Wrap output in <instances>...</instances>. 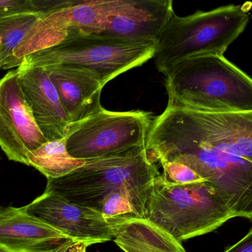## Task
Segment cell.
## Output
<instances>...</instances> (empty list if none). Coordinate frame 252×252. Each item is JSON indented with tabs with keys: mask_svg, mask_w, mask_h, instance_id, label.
Segmentation results:
<instances>
[{
	"mask_svg": "<svg viewBox=\"0 0 252 252\" xmlns=\"http://www.w3.org/2000/svg\"><path fill=\"white\" fill-rule=\"evenodd\" d=\"M151 163L173 161L209 183L237 218H252V112L212 113L166 106L145 141Z\"/></svg>",
	"mask_w": 252,
	"mask_h": 252,
	"instance_id": "cell-1",
	"label": "cell"
},
{
	"mask_svg": "<svg viewBox=\"0 0 252 252\" xmlns=\"http://www.w3.org/2000/svg\"><path fill=\"white\" fill-rule=\"evenodd\" d=\"M164 76L167 105L212 113L252 112V79L224 56L184 60Z\"/></svg>",
	"mask_w": 252,
	"mask_h": 252,
	"instance_id": "cell-2",
	"label": "cell"
},
{
	"mask_svg": "<svg viewBox=\"0 0 252 252\" xmlns=\"http://www.w3.org/2000/svg\"><path fill=\"white\" fill-rule=\"evenodd\" d=\"M250 5H229L187 17L172 13L156 44L155 64L166 75L177 63L200 56H223L244 32Z\"/></svg>",
	"mask_w": 252,
	"mask_h": 252,
	"instance_id": "cell-3",
	"label": "cell"
},
{
	"mask_svg": "<svg viewBox=\"0 0 252 252\" xmlns=\"http://www.w3.org/2000/svg\"><path fill=\"white\" fill-rule=\"evenodd\" d=\"M234 218L236 214L206 181L172 185L165 183L160 174L150 184L144 219L181 243L212 232Z\"/></svg>",
	"mask_w": 252,
	"mask_h": 252,
	"instance_id": "cell-4",
	"label": "cell"
},
{
	"mask_svg": "<svg viewBox=\"0 0 252 252\" xmlns=\"http://www.w3.org/2000/svg\"><path fill=\"white\" fill-rule=\"evenodd\" d=\"M147 158L145 147L122 154L85 160L64 176L48 179L45 191L99 212L104 197L125 185L150 184L160 175Z\"/></svg>",
	"mask_w": 252,
	"mask_h": 252,
	"instance_id": "cell-5",
	"label": "cell"
},
{
	"mask_svg": "<svg viewBox=\"0 0 252 252\" xmlns=\"http://www.w3.org/2000/svg\"><path fill=\"white\" fill-rule=\"evenodd\" d=\"M156 43L138 42L96 33L70 35L55 46L33 53L23 63L45 67L69 65L82 67L99 76L105 86L112 79L153 59Z\"/></svg>",
	"mask_w": 252,
	"mask_h": 252,
	"instance_id": "cell-6",
	"label": "cell"
},
{
	"mask_svg": "<svg viewBox=\"0 0 252 252\" xmlns=\"http://www.w3.org/2000/svg\"><path fill=\"white\" fill-rule=\"evenodd\" d=\"M153 117L147 112H114L102 108L71 124L66 147L71 157L88 160L145 147Z\"/></svg>",
	"mask_w": 252,
	"mask_h": 252,
	"instance_id": "cell-7",
	"label": "cell"
},
{
	"mask_svg": "<svg viewBox=\"0 0 252 252\" xmlns=\"http://www.w3.org/2000/svg\"><path fill=\"white\" fill-rule=\"evenodd\" d=\"M116 0H76L73 5L45 13L35 23L14 53L18 67L23 59L55 46L75 33H99Z\"/></svg>",
	"mask_w": 252,
	"mask_h": 252,
	"instance_id": "cell-8",
	"label": "cell"
},
{
	"mask_svg": "<svg viewBox=\"0 0 252 252\" xmlns=\"http://www.w3.org/2000/svg\"><path fill=\"white\" fill-rule=\"evenodd\" d=\"M33 118L16 70L0 79V147L8 159L29 166L28 156L48 142Z\"/></svg>",
	"mask_w": 252,
	"mask_h": 252,
	"instance_id": "cell-9",
	"label": "cell"
},
{
	"mask_svg": "<svg viewBox=\"0 0 252 252\" xmlns=\"http://www.w3.org/2000/svg\"><path fill=\"white\" fill-rule=\"evenodd\" d=\"M22 209L73 242L90 246L113 240L111 226L101 212L75 204L54 193L45 191Z\"/></svg>",
	"mask_w": 252,
	"mask_h": 252,
	"instance_id": "cell-10",
	"label": "cell"
},
{
	"mask_svg": "<svg viewBox=\"0 0 252 252\" xmlns=\"http://www.w3.org/2000/svg\"><path fill=\"white\" fill-rule=\"evenodd\" d=\"M172 0H118L104 29L96 34L157 44L174 12Z\"/></svg>",
	"mask_w": 252,
	"mask_h": 252,
	"instance_id": "cell-11",
	"label": "cell"
},
{
	"mask_svg": "<svg viewBox=\"0 0 252 252\" xmlns=\"http://www.w3.org/2000/svg\"><path fill=\"white\" fill-rule=\"evenodd\" d=\"M26 102L48 141L65 138L70 123L44 67L23 63L16 70Z\"/></svg>",
	"mask_w": 252,
	"mask_h": 252,
	"instance_id": "cell-12",
	"label": "cell"
},
{
	"mask_svg": "<svg viewBox=\"0 0 252 252\" xmlns=\"http://www.w3.org/2000/svg\"><path fill=\"white\" fill-rule=\"evenodd\" d=\"M73 243L22 207L0 206V247L10 252H61Z\"/></svg>",
	"mask_w": 252,
	"mask_h": 252,
	"instance_id": "cell-13",
	"label": "cell"
},
{
	"mask_svg": "<svg viewBox=\"0 0 252 252\" xmlns=\"http://www.w3.org/2000/svg\"><path fill=\"white\" fill-rule=\"evenodd\" d=\"M58 94L70 123L80 122L99 111L104 85L91 70L69 65L44 67Z\"/></svg>",
	"mask_w": 252,
	"mask_h": 252,
	"instance_id": "cell-14",
	"label": "cell"
},
{
	"mask_svg": "<svg viewBox=\"0 0 252 252\" xmlns=\"http://www.w3.org/2000/svg\"><path fill=\"white\" fill-rule=\"evenodd\" d=\"M113 241L125 252H187L182 243L144 218L109 222Z\"/></svg>",
	"mask_w": 252,
	"mask_h": 252,
	"instance_id": "cell-15",
	"label": "cell"
},
{
	"mask_svg": "<svg viewBox=\"0 0 252 252\" xmlns=\"http://www.w3.org/2000/svg\"><path fill=\"white\" fill-rule=\"evenodd\" d=\"M151 183L141 186L125 185L113 190L104 197L99 212L108 222L144 218L145 203Z\"/></svg>",
	"mask_w": 252,
	"mask_h": 252,
	"instance_id": "cell-16",
	"label": "cell"
},
{
	"mask_svg": "<svg viewBox=\"0 0 252 252\" xmlns=\"http://www.w3.org/2000/svg\"><path fill=\"white\" fill-rule=\"evenodd\" d=\"M45 13H15L0 16V67L3 70L17 67L14 53L31 29Z\"/></svg>",
	"mask_w": 252,
	"mask_h": 252,
	"instance_id": "cell-17",
	"label": "cell"
},
{
	"mask_svg": "<svg viewBox=\"0 0 252 252\" xmlns=\"http://www.w3.org/2000/svg\"><path fill=\"white\" fill-rule=\"evenodd\" d=\"M29 166H33L48 179L64 176L85 163L71 157L66 147V138L48 141L29 153Z\"/></svg>",
	"mask_w": 252,
	"mask_h": 252,
	"instance_id": "cell-18",
	"label": "cell"
},
{
	"mask_svg": "<svg viewBox=\"0 0 252 252\" xmlns=\"http://www.w3.org/2000/svg\"><path fill=\"white\" fill-rule=\"evenodd\" d=\"M159 163L163 169V173L160 174V177L166 184L187 185L205 181L187 165L173 161H163Z\"/></svg>",
	"mask_w": 252,
	"mask_h": 252,
	"instance_id": "cell-19",
	"label": "cell"
},
{
	"mask_svg": "<svg viewBox=\"0 0 252 252\" xmlns=\"http://www.w3.org/2000/svg\"><path fill=\"white\" fill-rule=\"evenodd\" d=\"M26 11L39 12L35 0H0V16Z\"/></svg>",
	"mask_w": 252,
	"mask_h": 252,
	"instance_id": "cell-20",
	"label": "cell"
},
{
	"mask_svg": "<svg viewBox=\"0 0 252 252\" xmlns=\"http://www.w3.org/2000/svg\"><path fill=\"white\" fill-rule=\"evenodd\" d=\"M223 252H252V228L241 240L227 248Z\"/></svg>",
	"mask_w": 252,
	"mask_h": 252,
	"instance_id": "cell-21",
	"label": "cell"
},
{
	"mask_svg": "<svg viewBox=\"0 0 252 252\" xmlns=\"http://www.w3.org/2000/svg\"><path fill=\"white\" fill-rule=\"evenodd\" d=\"M88 245L82 242H73L67 247L64 248L61 252H88Z\"/></svg>",
	"mask_w": 252,
	"mask_h": 252,
	"instance_id": "cell-22",
	"label": "cell"
},
{
	"mask_svg": "<svg viewBox=\"0 0 252 252\" xmlns=\"http://www.w3.org/2000/svg\"><path fill=\"white\" fill-rule=\"evenodd\" d=\"M0 252H8L6 249H4V248L0 247Z\"/></svg>",
	"mask_w": 252,
	"mask_h": 252,
	"instance_id": "cell-23",
	"label": "cell"
},
{
	"mask_svg": "<svg viewBox=\"0 0 252 252\" xmlns=\"http://www.w3.org/2000/svg\"><path fill=\"white\" fill-rule=\"evenodd\" d=\"M0 159H1V156H0Z\"/></svg>",
	"mask_w": 252,
	"mask_h": 252,
	"instance_id": "cell-24",
	"label": "cell"
},
{
	"mask_svg": "<svg viewBox=\"0 0 252 252\" xmlns=\"http://www.w3.org/2000/svg\"><path fill=\"white\" fill-rule=\"evenodd\" d=\"M0 69H1V67H0Z\"/></svg>",
	"mask_w": 252,
	"mask_h": 252,
	"instance_id": "cell-25",
	"label": "cell"
}]
</instances>
